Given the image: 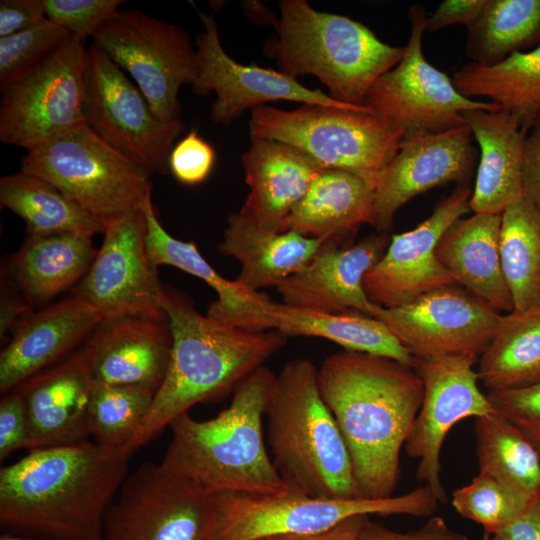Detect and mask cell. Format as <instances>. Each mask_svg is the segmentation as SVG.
<instances>
[{"mask_svg":"<svg viewBox=\"0 0 540 540\" xmlns=\"http://www.w3.org/2000/svg\"><path fill=\"white\" fill-rule=\"evenodd\" d=\"M318 384L348 448L358 496H394L401 449L424 396L416 368L344 350L324 359Z\"/></svg>","mask_w":540,"mask_h":540,"instance_id":"6da1fadb","label":"cell"},{"mask_svg":"<svg viewBox=\"0 0 540 540\" xmlns=\"http://www.w3.org/2000/svg\"><path fill=\"white\" fill-rule=\"evenodd\" d=\"M130 454L96 442L37 449L0 470V522L54 540H104Z\"/></svg>","mask_w":540,"mask_h":540,"instance_id":"7a4b0ae2","label":"cell"},{"mask_svg":"<svg viewBox=\"0 0 540 540\" xmlns=\"http://www.w3.org/2000/svg\"><path fill=\"white\" fill-rule=\"evenodd\" d=\"M161 305L172 335L170 363L144 421L125 449L130 455L194 405L234 391L287 342L277 330L252 332L202 315L188 296L169 287H163Z\"/></svg>","mask_w":540,"mask_h":540,"instance_id":"3957f363","label":"cell"},{"mask_svg":"<svg viewBox=\"0 0 540 540\" xmlns=\"http://www.w3.org/2000/svg\"><path fill=\"white\" fill-rule=\"evenodd\" d=\"M275 378L264 365L235 388L229 406L214 418L197 420L188 412L173 420L160 465L213 494L287 492L263 433Z\"/></svg>","mask_w":540,"mask_h":540,"instance_id":"277c9868","label":"cell"},{"mask_svg":"<svg viewBox=\"0 0 540 540\" xmlns=\"http://www.w3.org/2000/svg\"><path fill=\"white\" fill-rule=\"evenodd\" d=\"M271 459L288 492L323 498L359 497L351 457L307 358L276 375L266 415Z\"/></svg>","mask_w":540,"mask_h":540,"instance_id":"5b68a950","label":"cell"},{"mask_svg":"<svg viewBox=\"0 0 540 540\" xmlns=\"http://www.w3.org/2000/svg\"><path fill=\"white\" fill-rule=\"evenodd\" d=\"M279 6L277 35L266 53L288 76L317 77L341 103L365 106L372 85L404 55V47L382 42L346 16L317 11L305 0H281Z\"/></svg>","mask_w":540,"mask_h":540,"instance_id":"8992f818","label":"cell"},{"mask_svg":"<svg viewBox=\"0 0 540 540\" xmlns=\"http://www.w3.org/2000/svg\"><path fill=\"white\" fill-rule=\"evenodd\" d=\"M20 171L46 180L104 226L140 210L152 189V173L85 122L26 152Z\"/></svg>","mask_w":540,"mask_h":540,"instance_id":"52a82bcc","label":"cell"},{"mask_svg":"<svg viewBox=\"0 0 540 540\" xmlns=\"http://www.w3.org/2000/svg\"><path fill=\"white\" fill-rule=\"evenodd\" d=\"M249 130L251 137L303 151L324 169L348 171L374 184L403 140L399 131L374 114L312 104L291 111L255 107Z\"/></svg>","mask_w":540,"mask_h":540,"instance_id":"ba28073f","label":"cell"},{"mask_svg":"<svg viewBox=\"0 0 540 540\" xmlns=\"http://www.w3.org/2000/svg\"><path fill=\"white\" fill-rule=\"evenodd\" d=\"M438 499L427 485L387 498H323L291 492L216 494L214 540H254L281 534L328 531L343 521L370 515L431 516Z\"/></svg>","mask_w":540,"mask_h":540,"instance_id":"9c48e42d","label":"cell"},{"mask_svg":"<svg viewBox=\"0 0 540 540\" xmlns=\"http://www.w3.org/2000/svg\"><path fill=\"white\" fill-rule=\"evenodd\" d=\"M408 19L411 33L401 61L380 76L366 96L364 105L375 116L409 140L467 125L464 111L501 110L494 102L463 96L452 78L427 61L422 51L427 14L422 5H412Z\"/></svg>","mask_w":540,"mask_h":540,"instance_id":"30bf717a","label":"cell"},{"mask_svg":"<svg viewBox=\"0 0 540 540\" xmlns=\"http://www.w3.org/2000/svg\"><path fill=\"white\" fill-rule=\"evenodd\" d=\"M92 39L131 76L159 119L181 120L179 90L197 74L196 49L186 30L139 9H120Z\"/></svg>","mask_w":540,"mask_h":540,"instance_id":"8fae6325","label":"cell"},{"mask_svg":"<svg viewBox=\"0 0 540 540\" xmlns=\"http://www.w3.org/2000/svg\"><path fill=\"white\" fill-rule=\"evenodd\" d=\"M68 37L1 91L0 141L31 151L84 123L88 49Z\"/></svg>","mask_w":540,"mask_h":540,"instance_id":"7c38bea8","label":"cell"},{"mask_svg":"<svg viewBox=\"0 0 540 540\" xmlns=\"http://www.w3.org/2000/svg\"><path fill=\"white\" fill-rule=\"evenodd\" d=\"M216 494L143 462L126 477L104 523V540H214Z\"/></svg>","mask_w":540,"mask_h":540,"instance_id":"4fadbf2b","label":"cell"},{"mask_svg":"<svg viewBox=\"0 0 540 540\" xmlns=\"http://www.w3.org/2000/svg\"><path fill=\"white\" fill-rule=\"evenodd\" d=\"M84 122L109 145L152 174H167L182 120L166 122L124 71L93 43L88 48Z\"/></svg>","mask_w":540,"mask_h":540,"instance_id":"5bb4252c","label":"cell"},{"mask_svg":"<svg viewBox=\"0 0 540 540\" xmlns=\"http://www.w3.org/2000/svg\"><path fill=\"white\" fill-rule=\"evenodd\" d=\"M382 321L416 358L480 355L493 339L502 314L457 284L433 289L405 305H375Z\"/></svg>","mask_w":540,"mask_h":540,"instance_id":"9a60e30c","label":"cell"},{"mask_svg":"<svg viewBox=\"0 0 540 540\" xmlns=\"http://www.w3.org/2000/svg\"><path fill=\"white\" fill-rule=\"evenodd\" d=\"M103 234L102 245L73 296L102 320L127 315L166 319L161 305L164 286L147 256L142 210L107 224Z\"/></svg>","mask_w":540,"mask_h":540,"instance_id":"2e32d148","label":"cell"},{"mask_svg":"<svg viewBox=\"0 0 540 540\" xmlns=\"http://www.w3.org/2000/svg\"><path fill=\"white\" fill-rule=\"evenodd\" d=\"M478 360L474 355L417 359L424 396L404 448L411 458L418 459L417 480L431 488L439 503L446 501L440 460L446 435L465 418L495 413L478 386L474 369Z\"/></svg>","mask_w":540,"mask_h":540,"instance_id":"e0dca14e","label":"cell"},{"mask_svg":"<svg viewBox=\"0 0 540 540\" xmlns=\"http://www.w3.org/2000/svg\"><path fill=\"white\" fill-rule=\"evenodd\" d=\"M199 17L204 30L196 40L197 74L191 86L199 96L216 93L210 113L214 123L228 126L249 108L282 100L373 114L367 106L341 103L321 90L308 89L279 70L237 63L221 45L214 16L199 12Z\"/></svg>","mask_w":540,"mask_h":540,"instance_id":"ac0fdd59","label":"cell"},{"mask_svg":"<svg viewBox=\"0 0 540 540\" xmlns=\"http://www.w3.org/2000/svg\"><path fill=\"white\" fill-rule=\"evenodd\" d=\"M471 195L469 184H457L422 223L391 236L385 253L363 280L372 303L383 308L399 307L433 289L456 284L438 260L436 246L446 229L470 211Z\"/></svg>","mask_w":540,"mask_h":540,"instance_id":"d6986e66","label":"cell"},{"mask_svg":"<svg viewBox=\"0 0 540 540\" xmlns=\"http://www.w3.org/2000/svg\"><path fill=\"white\" fill-rule=\"evenodd\" d=\"M474 140L468 125L402 140L377 175L370 225L389 233L396 212L414 197L449 182L469 184L478 157Z\"/></svg>","mask_w":540,"mask_h":540,"instance_id":"ffe728a7","label":"cell"},{"mask_svg":"<svg viewBox=\"0 0 540 540\" xmlns=\"http://www.w3.org/2000/svg\"><path fill=\"white\" fill-rule=\"evenodd\" d=\"M390 240L389 233L377 232L347 247H339L338 240L328 242L303 270L276 286L282 303L314 311L371 316L376 304L366 295L363 280Z\"/></svg>","mask_w":540,"mask_h":540,"instance_id":"44dd1931","label":"cell"},{"mask_svg":"<svg viewBox=\"0 0 540 540\" xmlns=\"http://www.w3.org/2000/svg\"><path fill=\"white\" fill-rule=\"evenodd\" d=\"M82 351L94 382L157 392L171 358L168 319L133 315L103 319L87 337Z\"/></svg>","mask_w":540,"mask_h":540,"instance_id":"7402d4cb","label":"cell"},{"mask_svg":"<svg viewBox=\"0 0 540 540\" xmlns=\"http://www.w3.org/2000/svg\"><path fill=\"white\" fill-rule=\"evenodd\" d=\"M93 385L81 349L15 388L26 406L28 450L89 441L88 409Z\"/></svg>","mask_w":540,"mask_h":540,"instance_id":"603a6c76","label":"cell"},{"mask_svg":"<svg viewBox=\"0 0 540 540\" xmlns=\"http://www.w3.org/2000/svg\"><path fill=\"white\" fill-rule=\"evenodd\" d=\"M102 321L85 302L72 296L21 320L0 354V391L7 393L70 355Z\"/></svg>","mask_w":540,"mask_h":540,"instance_id":"cb8c5ba5","label":"cell"},{"mask_svg":"<svg viewBox=\"0 0 540 540\" xmlns=\"http://www.w3.org/2000/svg\"><path fill=\"white\" fill-rule=\"evenodd\" d=\"M141 210L145 217V244L150 263L156 268L160 265L178 268L210 286L217 293V299L207 311L210 318L252 332L276 330L272 316L274 300L236 280L224 278L202 256L195 243L170 235L156 214L151 194Z\"/></svg>","mask_w":540,"mask_h":540,"instance_id":"d4e9b609","label":"cell"},{"mask_svg":"<svg viewBox=\"0 0 540 540\" xmlns=\"http://www.w3.org/2000/svg\"><path fill=\"white\" fill-rule=\"evenodd\" d=\"M241 161L250 192L239 213L271 232H284L286 218L324 169L291 145L255 137Z\"/></svg>","mask_w":540,"mask_h":540,"instance_id":"484cf974","label":"cell"},{"mask_svg":"<svg viewBox=\"0 0 540 540\" xmlns=\"http://www.w3.org/2000/svg\"><path fill=\"white\" fill-rule=\"evenodd\" d=\"M501 214L473 213L442 234L436 256L456 284L497 312L514 310L500 259Z\"/></svg>","mask_w":540,"mask_h":540,"instance_id":"4316f807","label":"cell"},{"mask_svg":"<svg viewBox=\"0 0 540 540\" xmlns=\"http://www.w3.org/2000/svg\"><path fill=\"white\" fill-rule=\"evenodd\" d=\"M462 115L480 152L470 211L502 214L523 196L522 157L527 132L502 109L468 110Z\"/></svg>","mask_w":540,"mask_h":540,"instance_id":"83f0119b","label":"cell"},{"mask_svg":"<svg viewBox=\"0 0 540 540\" xmlns=\"http://www.w3.org/2000/svg\"><path fill=\"white\" fill-rule=\"evenodd\" d=\"M332 240L336 239L308 237L292 230L267 231L237 212L229 215L218 250L240 263L235 280L250 290L259 291L276 287L303 270Z\"/></svg>","mask_w":540,"mask_h":540,"instance_id":"f1b7e54d","label":"cell"},{"mask_svg":"<svg viewBox=\"0 0 540 540\" xmlns=\"http://www.w3.org/2000/svg\"><path fill=\"white\" fill-rule=\"evenodd\" d=\"M93 235L57 233L28 236L11 256L9 278L34 308L85 276L98 250Z\"/></svg>","mask_w":540,"mask_h":540,"instance_id":"f546056e","label":"cell"},{"mask_svg":"<svg viewBox=\"0 0 540 540\" xmlns=\"http://www.w3.org/2000/svg\"><path fill=\"white\" fill-rule=\"evenodd\" d=\"M374 188V183L357 174L323 169L286 218L284 231L340 240L371 223Z\"/></svg>","mask_w":540,"mask_h":540,"instance_id":"4dcf8cb0","label":"cell"},{"mask_svg":"<svg viewBox=\"0 0 540 540\" xmlns=\"http://www.w3.org/2000/svg\"><path fill=\"white\" fill-rule=\"evenodd\" d=\"M276 330L285 337H319L347 351L385 356L416 368L417 359L379 319L360 313H329L275 302Z\"/></svg>","mask_w":540,"mask_h":540,"instance_id":"1f68e13d","label":"cell"},{"mask_svg":"<svg viewBox=\"0 0 540 540\" xmlns=\"http://www.w3.org/2000/svg\"><path fill=\"white\" fill-rule=\"evenodd\" d=\"M465 97H487L528 131L540 114V44L493 66L470 62L452 77Z\"/></svg>","mask_w":540,"mask_h":540,"instance_id":"d6a6232c","label":"cell"},{"mask_svg":"<svg viewBox=\"0 0 540 540\" xmlns=\"http://www.w3.org/2000/svg\"><path fill=\"white\" fill-rule=\"evenodd\" d=\"M478 465L524 507L540 499V456L498 413L475 418Z\"/></svg>","mask_w":540,"mask_h":540,"instance_id":"836d02e7","label":"cell"},{"mask_svg":"<svg viewBox=\"0 0 540 540\" xmlns=\"http://www.w3.org/2000/svg\"><path fill=\"white\" fill-rule=\"evenodd\" d=\"M477 373L488 391L540 382V308L502 315L493 339L479 357Z\"/></svg>","mask_w":540,"mask_h":540,"instance_id":"e575fe53","label":"cell"},{"mask_svg":"<svg viewBox=\"0 0 540 540\" xmlns=\"http://www.w3.org/2000/svg\"><path fill=\"white\" fill-rule=\"evenodd\" d=\"M0 204L26 224L28 236L104 233L105 226L67 199L46 180L18 171L0 179Z\"/></svg>","mask_w":540,"mask_h":540,"instance_id":"d590c367","label":"cell"},{"mask_svg":"<svg viewBox=\"0 0 540 540\" xmlns=\"http://www.w3.org/2000/svg\"><path fill=\"white\" fill-rule=\"evenodd\" d=\"M500 259L514 310L540 308V212L524 195L501 214Z\"/></svg>","mask_w":540,"mask_h":540,"instance_id":"8d00e7d4","label":"cell"},{"mask_svg":"<svg viewBox=\"0 0 540 540\" xmlns=\"http://www.w3.org/2000/svg\"><path fill=\"white\" fill-rule=\"evenodd\" d=\"M540 42V0H487L467 28L471 62L493 66Z\"/></svg>","mask_w":540,"mask_h":540,"instance_id":"74e56055","label":"cell"},{"mask_svg":"<svg viewBox=\"0 0 540 540\" xmlns=\"http://www.w3.org/2000/svg\"><path fill=\"white\" fill-rule=\"evenodd\" d=\"M155 393L145 387L94 382L88 409L94 442L125 450L144 421Z\"/></svg>","mask_w":540,"mask_h":540,"instance_id":"f35d334b","label":"cell"},{"mask_svg":"<svg viewBox=\"0 0 540 540\" xmlns=\"http://www.w3.org/2000/svg\"><path fill=\"white\" fill-rule=\"evenodd\" d=\"M452 506L462 517L493 535L514 521L525 508L507 489L487 474L452 493Z\"/></svg>","mask_w":540,"mask_h":540,"instance_id":"ab89813d","label":"cell"},{"mask_svg":"<svg viewBox=\"0 0 540 540\" xmlns=\"http://www.w3.org/2000/svg\"><path fill=\"white\" fill-rule=\"evenodd\" d=\"M69 34L46 19L31 28L0 38V90H5L31 71Z\"/></svg>","mask_w":540,"mask_h":540,"instance_id":"60d3db41","label":"cell"},{"mask_svg":"<svg viewBox=\"0 0 540 540\" xmlns=\"http://www.w3.org/2000/svg\"><path fill=\"white\" fill-rule=\"evenodd\" d=\"M46 17L85 41L115 17L122 0H43Z\"/></svg>","mask_w":540,"mask_h":540,"instance_id":"b9f144b4","label":"cell"},{"mask_svg":"<svg viewBox=\"0 0 540 540\" xmlns=\"http://www.w3.org/2000/svg\"><path fill=\"white\" fill-rule=\"evenodd\" d=\"M494 410L512 423L540 456V382L518 389L488 391Z\"/></svg>","mask_w":540,"mask_h":540,"instance_id":"7bdbcfd3","label":"cell"},{"mask_svg":"<svg viewBox=\"0 0 540 540\" xmlns=\"http://www.w3.org/2000/svg\"><path fill=\"white\" fill-rule=\"evenodd\" d=\"M215 157L214 148L194 129L172 148L169 171L180 183L196 185L209 176Z\"/></svg>","mask_w":540,"mask_h":540,"instance_id":"ee69618b","label":"cell"},{"mask_svg":"<svg viewBox=\"0 0 540 540\" xmlns=\"http://www.w3.org/2000/svg\"><path fill=\"white\" fill-rule=\"evenodd\" d=\"M29 423L24 399L16 389L0 401V459L18 449H28Z\"/></svg>","mask_w":540,"mask_h":540,"instance_id":"f6af8a7d","label":"cell"},{"mask_svg":"<svg viewBox=\"0 0 540 540\" xmlns=\"http://www.w3.org/2000/svg\"><path fill=\"white\" fill-rule=\"evenodd\" d=\"M359 540H468V538L451 529L439 516L431 517L421 527L409 532L392 530L367 517L361 528Z\"/></svg>","mask_w":540,"mask_h":540,"instance_id":"bcb514c9","label":"cell"},{"mask_svg":"<svg viewBox=\"0 0 540 540\" xmlns=\"http://www.w3.org/2000/svg\"><path fill=\"white\" fill-rule=\"evenodd\" d=\"M46 19L43 0H1L0 38L31 28Z\"/></svg>","mask_w":540,"mask_h":540,"instance_id":"7dc6e473","label":"cell"},{"mask_svg":"<svg viewBox=\"0 0 540 540\" xmlns=\"http://www.w3.org/2000/svg\"><path fill=\"white\" fill-rule=\"evenodd\" d=\"M522 188L540 212V114L527 131L522 157Z\"/></svg>","mask_w":540,"mask_h":540,"instance_id":"c3c4849f","label":"cell"},{"mask_svg":"<svg viewBox=\"0 0 540 540\" xmlns=\"http://www.w3.org/2000/svg\"><path fill=\"white\" fill-rule=\"evenodd\" d=\"M487 0H445L427 17L426 30L436 32L454 24L467 28L481 14Z\"/></svg>","mask_w":540,"mask_h":540,"instance_id":"681fc988","label":"cell"},{"mask_svg":"<svg viewBox=\"0 0 540 540\" xmlns=\"http://www.w3.org/2000/svg\"><path fill=\"white\" fill-rule=\"evenodd\" d=\"M0 300V335L3 338L9 331H13L21 320L33 313V307L7 278L1 283Z\"/></svg>","mask_w":540,"mask_h":540,"instance_id":"f907efd6","label":"cell"},{"mask_svg":"<svg viewBox=\"0 0 540 540\" xmlns=\"http://www.w3.org/2000/svg\"><path fill=\"white\" fill-rule=\"evenodd\" d=\"M490 536L492 540H540V499L529 504L514 521Z\"/></svg>","mask_w":540,"mask_h":540,"instance_id":"816d5d0a","label":"cell"},{"mask_svg":"<svg viewBox=\"0 0 540 540\" xmlns=\"http://www.w3.org/2000/svg\"><path fill=\"white\" fill-rule=\"evenodd\" d=\"M369 516H357L347 519L336 527L311 534L281 533L260 537L254 540H359L364 521Z\"/></svg>","mask_w":540,"mask_h":540,"instance_id":"f5cc1de1","label":"cell"},{"mask_svg":"<svg viewBox=\"0 0 540 540\" xmlns=\"http://www.w3.org/2000/svg\"><path fill=\"white\" fill-rule=\"evenodd\" d=\"M0 540H30V539H24L20 537L9 536V535H2L0 537Z\"/></svg>","mask_w":540,"mask_h":540,"instance_id":"db71d44e","label":"cell"},{"mask_svg":"<svg viewBox=\"0 0 540 540\" xmlns=\"http://www.w3.org/2000/svg\"><path fill=\"white\" fill-rule=\"evenodd\" d=\"M482 540H492V539H491V536L489 534L484 533V536H483Z\"/></svg>","mask_w":540,"mask_h":540,"instance_id":"11a10c76","label":"cell"}]
</instances>
